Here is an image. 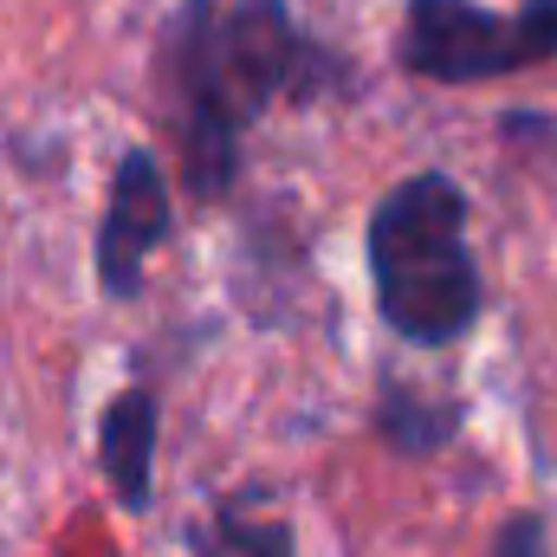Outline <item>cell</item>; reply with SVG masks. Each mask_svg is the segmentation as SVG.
Instances as JSON below:
<instances>
[{
	"mask_svg": "<svg viewBox=\"0 0 557 557\" xmlns=\"http://www.w3.org/2000/svg\"><path fill=\"white\" fill-rule=\"evenodd\" d=\"M467 188L447 169H409L363 221L376 324L409 350H454L486 318V273L467 234Z\"/></svg>",
	"mask_w": 557,
	"mask_h": 557,
	"instance_id": "cell-1",
	"label": "cell"
},
{
	"mask_svg": "<svg viewBox=\"0 0 557 557\" xmlns=\"http://www.w3.org/2000/svg\"><path fill=\"white\" fill-rule=\"evenodd\" d=\"M208 59L247 131L278 104L311 111V104H337L357 91V59L318 39L292 0H214Z\"/></svg>",
	"mask_w": 557,
	"mask_h": 557,
	"instance_id": "cell-2",
	"label": "cell"
},
{
	"mask_svg": "<svg viewBox=\"0 0 557 557\" xmlns=\"http://www.w3.org/2000/svg\"><path fill=\"white\" fill-rule=\"evenodd\" d=\"M208 20H214V0H175L162 20V39H156V85H162L169 143H175V175H182V195L201 208L234 195V182L247 169V137H253L214 78Z\"/></svg>",
	"mask_w": 557,
	"mask_h": 557,
	"instance_id": "cell-3",
	"label": "cell"
},
{
	"mask_svg": "<svg viewBox=\"0 0 557 557\" xmlns=\"http://www.w3.org/2000/svg\"><path fill=\"white\" fill-rule=\"evenodd\" d=\"M175 247V182L156 143H124L111 162L104 214L91 234V278L104 305H137L149 285V260Z\"/></svg>",
	"mask_w": 557,
	"mask_h": 557,
	"instance_id": "cell-4",
	"label": "cell"
},
{
	"mask_svg": "<svg viewBox=\"0 0 557 557\" xmlns=\"http://www.w3.org/2000/svg\"><path fill=\"white\" fill-rule=\"evenodd\" d=\"M396 65L421 85H493L512 78L506 13L486 0H403Z\"/></svg>",
	"mask_w": 557,
	"mask_h": 557,
	"instance_id": "cell-5",
	"label": "cell"
},
{
	"mask_svg": "<svg viewBox=\"0 0 557 557\" xmlns=\"http://www.w3.org/2000/svg\"><path fill=\"white\" fill-rule=\"evenodd\" d=\"M98 480L104 493L143 519L156 506V454H162V389L156 383H124L111 389V403L98 409Z\"/></svg>",
	"mask_w": 557,
	"mask_h": 557,
	"instance_id": "cell-6",
	"label": "cell"
},
{
	"mask_svg": "<svg viewBox=\"0 0 557 557\" xmlns=\"http://www.w3.org/2000/svg\"><path fill=\"white\" fill-rule=\"evenodd\" d=\"M460 421H467V409L454 396H434V389H421V383L396 376V370L376 376L370 434H376V447L389 460H434V454H447L460 441Z\"/></svg>",
	"mask_w": 557,
	"mask_h": 557,
	"instance_id": "cell-7",
	"label": "cell"
},
{
	"mask_svg": "<svg viewBox=\"0 0 557 557\" xmlns=\"http://www.w3.org/2000/svg\"><path fill=\"white\" fill-rule=\"evenodd\" d=\"M188 557H298V525L267 512V493H221L208 519L188 525Z\"/></svg>",
	"mask_w": 557,
	"mask_h": 557,
	"instance_id": "cell-8",
	"label": "cell"
},
{
	"mask_svg": "<svg viewBox=\"0 0 557 557\" xmlns=\"http://www.w3.org/2000/svg\"><path fill=\"white\" fill-rule=\"evenodd\" d=\"M506 39H512V72H539L557 59V0H519L506 13Z\"/></svg>",
	"mask_w": 557,
	"mask_h": 557,
	"instance_id": "cell-9",
	"label": "cell"
},
{
	"mask_svg": "<svg viewBox=\"0 0 557 557\" xmlns=\"http://www.w3.org/2000/svg\"><path fill=\"white\" fill-rule=\"evenodd\" d=\"M486 557H557L552 552V519H545L539 506L506 512V519L493 525V539H486Z\"/></svg>",
	"mask_w": 557,
	"mask_h": 557,
	"instance_id": "cell-10",
	"label": "cell"
},
{
	"mask_svg": "<svg viewBox=\"0 0 557 557\" xmlns=\"http://www.w3.org/2000/svg\"><path fill=\"white\" fill-rule=\"evenodd\" d=\"M499 137L525 143V149H557V117L552 111H525V104H512V111H499Z\"/></svg>",
	"mask_w": 557,
	"mask_h": 557,
	"instance_id": "cell-11",
	"label": "cell"
}]
</instances>
